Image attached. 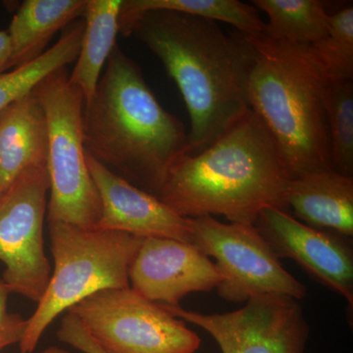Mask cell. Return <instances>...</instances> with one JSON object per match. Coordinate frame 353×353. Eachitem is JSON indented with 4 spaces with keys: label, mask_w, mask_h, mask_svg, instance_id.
Returning <instances> with one entry per match:
<instances>
[{
    "label": "cell",
    "mask_w": 353,
    "mask_h": 353,
    "mask_svg": "<svg viewBox=\"0 0 353 353\" xmlns=\"http://www.w3.org/2000/svg\"><path fill=\"white\" fill-rule=\"evenodd\" d=\"M123 37L134 36L163 63L189 111L188 154L203 152L248 110L255 50L245 34L171 11L138 16Z\"/></svg>",
    "instance_id": "cell-1"
},
{
    "label": "cell",
    "mask_w": 353,
    "mask_h": 353,
    "mask_svg": "<svg viewBox=\"0 0 353 353\" xmlns=\"http://www.w3.org/2000/svg\"><path fill=\"white\" fill-rule=\"evenodd\" d=\"M83 138L88 154L157 197L189 148L183 123L162 108L139 65L118 46L85 102Z\"/></svg>",
    "instance_id": "cell-2"
},
{
    "label": "cell",
    "mask_w": 353,
    "mask_h": 353,
    "mask_svg": "<svg viewBox=\"0 0 353 353\" xmlns=\"http://www.w3.org/2000/svg\"><path fill=\"white\" fill-rule=\"evenodd\" d=\"M290 180L275 141L250 109L203 152L180 158L158 199L188 219L222 215L253 225L264 209L290 212Z\"/></svg>",
    "instance_id": "cell-3"
},
{
    "label": "cell",
    "mask_w": 353,
    "mask_h": 353,
    "mask_svg": "<svg viewBox=\"0 0 353 353\" xmlns=\"http://www.w3.org/2000/svg\"><path fill=\"white\" fill-rule=\"evenodd\" d=\"M246 37L255 50L248 103L275 141L290 176L332 170L325 108L329 77L312 48L265 34Z\"/></svg>",
    "instance_id": "cell-4"
},
{
    "label": "cell",
    "mask_w": 353,
    "mask_h": 353,
    "mask_svg": "<svg viewBox=\"0 0 353 353\" xmlns=\"http://www.w3.org/2000/svg\"><path fill=\"white\" fill-rule=\"evenodd\" d=\"M54 268L36 310L27 319L20 353H32L64 311L101 290L130 287V267L143 238L117 231L48 222Z\"/></svg>",
    "instance_id": "cell-5"
},
{
    "label": "cell",
    "mask_w": 353,
    "mask_h": 353,
    "mask_svg": "<svg viewBox=\"0 0 353 353\" xmlns=\"http://www.w3.org/2000/svg\"><path fill=\"white\" fill-rule=\"evenodd\" d=\"M32 92L43 105L48 126V223L95 229L101 203L83 145L85 97L69 82L66 67L46 77Z\"/></svg>",
    "instance_id": "cell-6"
},
{
    "label": "cell",
    "mask_w": 353,
    "mask_h": 353,
    "mask_svg": "<svg viewBox=\"0 0 353 353\" xmlns=\"http://www.w3.org/2000/svg\"><path fill=\"white\" fill-rule=\"evenodd\" d=\"M67 312L109 353H196L201 343L185 321L131 287L95 292Z\"/></svg>",
    "instance_id": "cell-7"
},
{
    "label": "cell",
    "mask_w": 353,
    "mask_h": 353,
    "mask_svg": "<svg viewBox=\"0 0 353 353\" xmlns=\"http://www.w3.org/2000/svg\"><path fill=\"white\" fill-rule=\"evenodd\" d=\"M192 220V243L206 256L214 257L223 275L219 296L230 303H246L263 296H306L303 283L281 264L254 225L220 222L213 216Z\"/></svg>",
    "instance_id": "cell-8"
},
{
    "label": "cell",
    "mask_w": 353,
    "mask_h": 353,
    "mask_svg": "<svg viewBox=\"0 0 353 353\" xmlns=\"http://www.w3.org/2000/svg\"><path fill=\"white\" fill-rule=\"evenodd\" d=\"M48 166L29 167L0 192L1 280L10 294L38 303L52 269L44 250L43 226L48 212Z\"/></svg>",
    "instance_id": "cell-9"
},
{
    "label": "cell",
    "mask_w": 353,
    "mask_h": 353,
    "mask_svg": "<svg viewBox=\"0 0 353 353\" xmlns=\"http://www.w3.org/2000/svg\"><path fill=\"white\" fill-rule=\"evenodd\" d=\"M162 306L183 321L208 332L222 353H305L310 329L299 301L263 296L222 314Z\"/></svg>",
    "instance_id": "cell-10"
},
{
    "label": "cell",
    "mask_w": 353,
    "mask_h": 353,
    "mask_svg": "<svg viewBox=\"0 0 353 353\" xmlns=\"http://www.w3.org/2000/svg\"><path fill=\"white\" fill-rule=\"evenodd\" d=\"M254 227L278 259L296 261L311 278L353 306V250L347 236L307 226L289 211L262 210Z\"/></svg>",
    "instance_id": "cell-11"
},
{
    "label": "cell",
    "mask_w": 353,
    "mask_h": 353,
    "mask_svg": "<svg viewBox=\"0 0 353 353\" xmlns=\"http://www.w3.org/2000/svg\"><path fill=\"white\" fill-rule=\"evenodd\" d=\"M129 280L130 287L148 301L179 306L192 292L217 289L223 275L194 243L152 236L141 241Z\"/></svg>",
    "instance_id": "cell-12"
},
{
    "label": "cell",
    "mask_w": 353,
    "mask_h": 353,
    "mask_svg": "<svg viewBox=\"0 0 353 353\" xmlns=\"http://www.w3.org/2000/svg\"><path fill=\"white\" fill-rule=\"evenodd\" d=\"M87 163L101 203L95 229L192 243V220L176 214L158 197L134 187L88 153Z\"/></svg>",
    "instance_id": "cell-13"
},
{
    "label": "cell",
    "mask_w": 353,
    "mask_h": 353,
    "mask_svg": "<svg viewBox=\"0 0 353 353\" xmlns=\"http://www.w3.org/2000/svg\"><path fill=\"white\" fill-rule=\"evenodd\" d=\"M285 201L303 224L352 238L353 176L334 170L296 176L290 181Z\"/></svg>",
    "instance_id": "cell-14"
},
{
    "label": "cell",
    "mask_w": 353,
    "mask_h": 353,
    "mask_svg": "<svg viewBox=\"0 0 353 353\" xmlns=\"http://www.w3.org/2000/svg\"><path fill=\"white\" fill-rule=\"evenodd\" d=\"M48 126L34 92L0 112V192L29 167L48 166Z\"/></svg>",
    "instance_id": "cell-15"
},
{
    "label": "cell",
    "mask_w": 353,
    "mask_h": 353,
    "mask_svg": "<svg viewBox=\"0 0 353 353\" xmlns=\"http://www.w3.org/2000/svg\"><path fill=\"white\" fill-rule=\"evenodd\" d=\"M87 0H26L13 16L7 32L11 43V70L44 52L59 30L83 17Z\"/></svg>",
    "instance_id": "cell-16"
},
{
    "label": "cell",
    "mask_w": 353,
    "mask_h": 353,
    "mask_svg": "<svg viewBox=\"0 0 353 353\" xmlns=\"http://www.w3.org/2000/svg\"><path fill=\"white\" fill-rule=\"evenodd\" d=\"M123 0H87L80 52L69 82L81 90L85 102L97 90L102 69L117 44Z\"/></svg>",
    "instance_id": "cell-17"
},
{
    "label": "cell",
    "mask_w": 353,
    "mask_h": 353,
    "mask_svg": "<svg viewBox=\"0 0 353 353\" xmlns=\"http://www.w3.org/2000/svg\"><path fill=\"white\" fill-rule=\"evenodd\" d=\"M171 11L234 26L246 34H264L265 22L252 4L238 0H123L119 16L122 32L141 14Z\"/></svg>",
    "instance_id": "cell-18"
},
{
    "label": "cell",
    "mask_w": 353,
    "mask_h": 353,
    "mask_svg": "<svg viewBox=\"0 0 353 353\" xmlns=\"http://www.w3.org/2000/svg\"><path fill=\"white\" fill-rule=\"evenodd\" d=\"M252 6L268 17L264 34L285 43L313 46L327 34L326 2L320 0H254Z\"/></svg>",
    "instance_id": "cell-19"
},
{
    "label": "cell",
    "mask_w": 353,
    "mask_h": 353,
    "mask_svg": "<svg viewBox=\"0 0 353 353\" xmlns=\"http://www.w3.org/2000/svg\"><path fill=\"white\" fill-rule=\"evenodd\" d=\"M85 21H75L62 32L59 41L29 63L0 76V112L31 94L41 81L76 61L82 44Z\"/></svg>",
    "instance_id": "cell-20"
},
{
    "label": "cell",
    "mask_w": 353,
    "mask_h": 353,
    "mask_svg": "<svg viewBox=\"0 0 353 353\" xmlns=\"http://www.w3.org/2000/svg\"><path fill=\"white\" fill-rule=\"evenodd\" d=\"M332 170L353 176V83L329 79L325 97Z\"/></svg>",
    "instance_id": "cell-21"
},
{
    "label": "cell",
    "mask_w": 353,
    "mask_h": 353,
    "mask_svg": "<svg viewBox=\"0 0 353 353\" xmlns=\"http://www.w3.org/2000/svg\"><path fill=\"white\" fill-rule=\"evenodd\" d=\"M329 79L353 80V6L330 12L326 36L311 46Z\"/></svg>",
    "instance_id": "cell-22"
},
{
    "label": "cell",
    "mask_w": 353,
    "mask_h": 353,
    "mask_svg": "<svg viewBox=\"0 0 353 353\" xmlns=\"http://www.w3.org/2000/svg\"><path fill=\"white\" fill-rule=\"evenodd\" d=\"M8 288L0 280V352L21 343L24 336L27 319L17 313L9 312Z\"/></svg>",
    "instance_id": "cell-23"
},
{
    "label": "cell",
    "mask_w": 353,
    "mask_h": 353,
    "mask_svg": "<svg viewBox=\"0 0 353 353\" xmlns=\"http://www.w3.org/2000/svg\"><path fill=\"white\" fill-rule=\"evenodd\" d=\"M57 336L64 343L82 352L109 353L88 333L78 318L70 312H67L62 319Z\"/></svg>",
    "instance_id": "cell-24"
},
{
    "label": "cell",
    "mask_w": 353,
    "mask_h": 353,
    "mask_svg": "<svg viewBox=\"0 0 353 353\" xmlns=\"http://www.w3.org/2000/svg\"><path fill=\"white\" fill-rule=\"evenodd\" d=\"M11 70V43L7 31H0V76Z\"/></svg>",
    "instance_id": "cell-25"
},
{
    "label": "cell",
    "mask_w": 353,
    "mask_h": 353,
    "mask_svg": "<svg viewBox=\"0 0 353 353\" xmlns=\"http://www.w3.org/2000/svg\"><path fill=\"white\" fill-rule=\"evenodd\" d=\"M41 353H70L69 352H67V350H63V348L61 347H50L48 348H46V350H43Z\"/></svg>",
    "instance_id": "cell-26"
}]
</instances>
